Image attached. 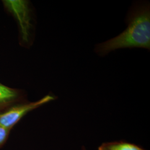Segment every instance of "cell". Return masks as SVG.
Listing matches in <instances>:
<instances>
[{
    "mask_svg": "<svg viewBox=\"0 0 150 150\" xmlns=\"http://www.w3.org/2000/svg\"><path fill=\"white\" fill-rule=\"evenodd\" d=\"M98 150H146L141 146L124 141L103 142Z\"/></svg>",
    "mask_w": 150,
    "mask_h": 150,
    "instance_id": "cell-5",
    "label": "cell"
},
{
    "mask_svg": "<svg viewBox=\"0 0 150 150\" xmlns=\"http://www.w3.org/2000/svg\"><path fill=\"white\" fill-rule=\"evenodd\" d=\"M56 97L47 95L35 102H21L0 113V127L12 129L27 113L48 102L54 101Z\"/></svg>",
    "mask_w": 150,
    "mask_h": 150,
    "instance_id": "cell-2",
    "label": "cell"
},
{
    "mask_svg": "<svg viewBox=\"0 0 150 150\" xmlns=\"http://www.w3.org/2000/svg\"><path fill=\"white\" fill-rule=\"evenodd\" d=\"M6 8L11 13L18 22L21 33L22 39L25 43L30 40L32 30L31 11L27 1H3Z\"/></svg>",
    "mask_w": 150,
    "mask_h": 150,
    "instance_id": "cell-3",
    "label": "cell"
},
{
    "mask_svg": "<svg viewBox=\"0 0 150 150\" xmlns=\"http://www.w3.org/2000/svg\"><path fill=\"white\" fill-rule=\"evenodd\" d=\"M127 28L117 36L97 44L95 52L105 56L121 48H142L150 50V6L149 2L136 3L127 16Z\"/></svg>",
    "mask_w": 150,
    "mask_h": 150,
    "instance_id": "cell-1",
    "label": "cell"
},
{
    "mask_svg": "<svg viewBox=\"0 0 150 150\" xmlns=\"http://www.w3.org/2000/svg\"><path fill=\"white\" fill-rule=\"evenodd\" d=\"M26 101V95L22 90L0 83V113L17 103Z\"/></svg>",
    "mask_w": 150,
    "mask_h": 150,
    "instance_id": "cell-4",
    "label": "cell"
},
{
    "mask_svg": "<svg viewBox=\"0 0 150 150\" xmlns=\"http://www.w3.org/2000/svg\"><path fill=\"white\" fill-rule=\"evenodd\" d=\"M11 129L0 127V149L2 148L9 137Z\"/></svg>",
    "mask_w": 150,
    "mask_h": 150,
    "instance_id": "cell-6",
    "label": "cell"
},
{
    "mask_svg": "<svg viewBox=\"0 0 150 150\" xmlns=\"http://www.w3.org/2000/svg\"><path fill=\"white\" fill-rule=\"evenodd\" d=\"M82 150H86V149L85 148V146H83L82 147Z\"/></svg>",
    "mask_w": 150,
    "mask_h": 150,
    "instance_id": "cell-7",
    "label": "cell"
}]
</instances>
